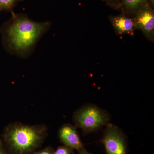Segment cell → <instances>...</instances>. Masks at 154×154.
I'll return each instance as SVG.
<instances>
[{
  "mask_svg": "<svg viewBox=\"0 0 154 154\" xmlns=\"http://www.w3.org/2000/svg\"><path fill=\"white\" fill-rule=\"evenodd\" d=\"M11 19L1 27L3 48L11 55L27 59L32 55L42 37L51 27L49 21L38 22L25 14L11 12Z\"/></svg>",
  "mask_w": 154,
  "mask_h": 154,
  "instance_id": "obj_1",
  "label": "cell"
},
{
  "mask_svg": "<svg viewBox=\"0 0 154 154\" xmlns=\"http://www.w3.org/2000/svg\"><path fill=\"white\" fill-rule=\"evenodd\" d=\"M48 135L45 125L14 122L5 128L3 137L10 154H32L41 146Z\"/></svg>",
  "mask_w": 154,
  "mask_h": 154,
  "instance_id": "obj_2",
  "label": "cell"
},
{
  "mask_svg": "<svg viewBox=\"0 0 154 154\" xmlns=\"http://www.w3.org/2000/svg\"><path fill=\"white\" fill-rule=\"evenodd\" d=\"M110 119V114L107 111L93 104L84 105L73 115L75 126L82 130L84 135L96 132L106 126Z\"/></svg>",
  "mask_w": 154,
  "mask_h": 154,
  "instance_id": "obj_3",
  "label": "cell"
},
{
  "mask_svg": "<svg viewBox=\"0 0 154 154\" xmlns=\"http://www.w3.org/2000/svg\"><path fill=\"white\" fill-rule=\"evenodd\" d=\"M101 142L107 154H128V144L125 135L116 125L108 123Z\"/></svg>",
  "mask_w": 154,
  "mask_h": 154,
  "instance_id": "obj_4",
  "label": "cell"
},
{
  "mask_svg": "<svg viewBox=\"0 0 154 154\" xmlns=\"http://www.w3.org/2000/svg\"><path fill=\"white\" fill-rule=\"evenodd\" d=\"M134 21L136 28L141 30L149 40L153 41L154 13L151 8L146 5L136 13Z\"/></svg>",
  "mask_w": 154,
  "mask_h": 154,
  "instance_id": "obj_5",
  "label": "cell"
},
{
  "mask_svg": "<svg viewBox=\"0 0 154 154\" xmlns=\"http://www.w3.org/2000/svg\"><path fill=\"white\" fill-rule=\"evenodd\" d=\"M58 134L60 140L64 146L77 151L84 147L75 125L64 124L59 130Z\"/></svg>",
  "mask_w": 154,
  "mask_h": 154,
  "instance_id": "obj_6",
  "label": "cell"
},
{
  "mask_svg": "<svg viewBox=\"0 0 154 154\" xmlns=\"http://www.w3.org/2000/svg\"><path fill=\"white\" fill-rule=\"evenodd\" d=\"M109 18L114 30L119 35L128 34L133 36L134 34L136 28L134 19L124 15L111 16Z\"/></svg>",
  "mask_w": 154,
  "mask_h": 154,
  "instance_id": "obj_7",
  "label": "cell"
},
{
  "mask_svg": "<svg viewBox=\"0 0 154 154\" xmlns=\"http://www.w3.org/2000/svg\"><path fill=\"white\" fill-rule=\"evenodd\" d=\"M147 0H122V6L128 13H136L146 5Z\"/></svg>",
  "mask_w": 154,
  "mask_h": 154,
  "instance_id": "obj_8",
  "label": "cell"
},
{
  "mask_svg": "<svg viewBox=\"0 0 154 154\" xmlns=\"http://www.w3.org/2000/svg\"><path fill=\"white\" fill-rule=\"evenodd\" d=\"M24 0H0V13L3 11L12 12L19 3Z\"/></svg>",
  "mask_w": 154,
  "mask_h": 154,
  "instance_id": "obj_9",
  "label": "cell"
},
{
  "mask_svg": "<svg viewBox=\"0 0 154 154\" xmlns=\"http://www.w3.org/2000/svg\"><path fill=\"white\" fill-rule=\"evenodd\" d=\"M74 150L66 146L58 147L54 150L53 154H74Z\"/></svg>",
  "mask_w": 154,
  "mask_h": 154,
  "instance_id": "obj_10",
  "label": "cell"
},
{
  "mask_svg": "<svg viewBox=\"0 0 154 154\" xmlns=\"http://www.w3.org/2000/svg\"><path fill=\"white\" fill-rule=\"evenodd\" d=\"M54 150L51 147L47 146L38 151L35 152L32 154H53Z\"/></svg>",
  "mask_w": 154,
  "mask_h": 154,
  "instance_id": "obj_11",
  "label": "cell"
},
{
  "mask_svg": "<svg viewBox=\"0 0 154 154\" xmlns=\"http://www.w3.org/2000/svg\"><path fill=\"white\" fill-rule=\"evenodd\" d=\"M0 154H10L6 150L1 141H0Z\"/></svg>",
  "mask_w": 154,
  "mask_h": 154,
  "instance_id": "obj_12",
  "label": "cell"
},
{
  "mask_svg": "<svg viewBox=\"0 0 154 154\" xmlns=\"http://www.w3.org/2000/svg\"><path fill=\"white\" fill-rule=\"evenodd\" d=\"M78 154H92L91 153L89 152L85 149V147L80 149L78 150Z\"/></svg>",
  "mask_w": 154,
  "mask_h": 154,
  "instance_id": "obj_13",
  "label": "cell"
},
{
  "mask_svg": "<svg viewBox=\"0 0 154 154\" xmlns=\"http://www.w3.org/2000/svg\"><path fill=\"white\" fill-rule=\"evenodd\" d=\"M105 1H106V2H107L111 3L112 2H114V1H115V0H105Z\"/></svg>",
  "mask_w": 154,
  "mask_h": 154,
  "instance_id": "obj_14",
  "label": "cell"
},
{
  "mask_svg": "<svg viewBox=\"0 0 154 154\" xmlns=\"http://www.w3.org/2000/svg\"><path fill=\"white\" fill-rule=\"evenodd\" d=\"M150 2H151L152 5H153L154 4V0H149Z\"/></svg>",
  "mask_w": 154,
  "mask_h": 154,
  "instance_id": "obj_15",
  "label": "cell"
}]
</instances>
